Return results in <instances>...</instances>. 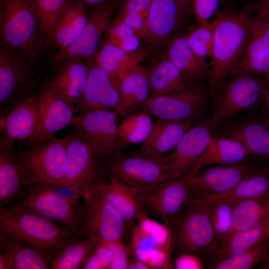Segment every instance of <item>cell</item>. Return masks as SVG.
Returning <instances> with one entry per match:
<instances>
[{
    "label": "cell",
    "mask_w": 269,
    "mask_h": 269,
    "mask_svg": "<svg viewBox=\"0 0 269 269\" xmlns=\"http://www.w3.org/2000/svg\"><path fill=\"white\" fill-rule=\"evenodd\" d=\"M178 0L187 3V4H190L191 3H192L193 0Z\"/></svg>",
    "instance_id": "cell-58"
},
{
    "label": "cell",
    "mask_w": 269,
    "mask_h": 269,
    "mask_svg": "<svg viewBox=\"0 0 269 269\" xmlns=\"http://www.w3.org/2000/svg\"><path fill=\"white\" fill-rule=\"evenodd\" d=\"M101 241L98 238L89 237L69 243L55 257L50 269H82L88 256Z\"/></svg>",
    "instance_id": "cell-37"
},
{
    "label": "cell",
    "mask_w": 269,
    "mask_h": 269,
    "mask_svg": "<svg viewBox=\"0 0 269 269\" xmlns=\"http://www.w3.org/2000/svg\"><path fill=\"white\" fill-rule=\"evenodd\" d=\"M95 55L86 59L89 65L88 79L83 96L75 108V114L96 109L116 111L119 105V89L107 73L97 64Z\"/></svg>",
    "instance_id": "cell-19"
},
{
    "label": "cell",
    "mask_w": 269,
    "mask_h": 269,
    "mask_svg": "<svg viewBox=\"0 0 269 269\" xmlns=\"http://www.w3.org/2000/svg\"><path fill=\"white\" fill-rule=\"evenodd\" d=\"M221 124L212 116L201 120L189 129L175 147L163 157L171 180L185 177L193 171Z\"/></svg>",
    "instance_id": "cell-11"
},
{
    "label": "cell",
    "mask_w": 269,
    "mask_h": 269,
    "mask_svg": "<svg viewBox=\"0 0 269 269\" xmlns=\"http://www.w3.org/2000/svg\"><path fill=\"white\" fill-rule=\"evenodd\" d=\"M189 4L178 0H151L145 40L157 43L173 33L183 22Z\"/></svg>",
    "instance_id": "cell-23"
},
{
    "label": "cell",
    "mask_w": 269,
    "mask_h": 269,
    "mask_svg": "<svg viewBox=\"0 0 269 269\" xmlns=\"http://www.w3.org/2000/svg\"><path fill=\"white\" fill-rule=\"evenodd\" d=\"M146 54L143 50L126 51L105 40L95 57L98 66L107 73L114 85L119 89L123 80L139 66Z\"/></svg>",
    "instance_id": "cell-26"
},
{
    "label": "cell",
    "mask_w": 269,
    "mask_h": 269,
    "mask_svg": "<svg viewBox=\"0 0 269 269\" xmlns=\"http://www.w3.org/2000/svg\"><path fill=\"white\" fill-rule=\"evenodd\" d=\"M269 52V22L255 14H251L250 39L241 61L259 59Z\"/></svg>",
    "instance_id": "cell-41"
},
{
    "label": "cell",
    "mask_w": 269,
    "mask_h": 269,
    "mask_svg": "<svg viewBox=\"0 0 269 269\" xmlns=\"http://www.w3.org/2000/svg\"><path fill=\"white\" fill-rule=\"evenodd\" d=\"M220 0H193V12L197 24L208 22L217 11Z\"/></svg>",
    "instance_id": "cell-49"
},
{
    "label": "cell",
    "mask_w": 269,
    "mask_h": 269,
    "mask_svg": "<svg viewBox=\"0 0 269 269\" xmlns=\"http://www.w3.org/2000/svg\"><path fill=\"white\" fill-rule=\"evenodd\" d=\"M216 19L210 22L198 24L186 34L189 47L195 55L202 62L207 63L213 51L214 30Z\"/></svg>",
    "instance_id": "cell-43"
},
{
    "label": "cell",
    "mask_w": 269,
    "mask_h": 269,
    "mask_svg": "<svg viewBox=\"0 0 269 269\" xmlns=\"http://www.w3.org/2000/svg\"><path fill=\"white\" fill-rule=\"evenodd\" d=\"M268 217L269 200L251 199L235 203L233 209L232 228L229 238Z\"/></svg>",
    "instance_id": "cell-38"
},
{
    "label": "cell",
    "mask_w": 269,
    "mask_h": 269,
    "mask_svg": "<svg viewBox=\"0 0 269 269\" xmlns=\"http://www.w3.org/2000/svg\"><path fill=\"white\" fill-rule=\"evenodd\" d=\"M162 158L126 156L123 153L108 157L105 161V176L135 188L154 186L171 180Z\"/></svg>",
    "instance_id": "cell-14"
},
{
    "label": "cell",
    "mask_w": 269,
    "mask_h": 269,
    "mask_svg": "<svg viewBox=\"0 0 269 269\" xmlns=\"http://www.w3.org/2000/svg\"><path fill=\"white\" fill-rule=\"evenodd\" d=\"M259 269H269V255L266 260L259 266Z\"/></svg>",
    "instance_id": "cell-57"
},
{
    "label": "cell",
    "mask_w": 269,
    "mask_h": 269,
    "mask_svg": "<svg viewBox=\"0 0 269 269\" xmlns=\"http://www.w3.org/2000/svg\"><path fill=\"white\" fill-rule=\"evenodd\" d=\"M61 186L34 182L26 186L17 200L13 204L22 209L60 223L80 237L84 215L82 195L73 191L60 192Z\"/></svg>",
    "instance_id": "cell-4"
},
{
    "label": "cell",
    "mask_w": 269,
    "mask_h": 269,
    "mask_svg": "<svg viewBox=\"0 0 269 269\" xmlns=\"http://www.w3.org/2000/svg\"><path fill=\"white\" fill-rule=\"evenodd\" d=\"M119 113L112 109H96L73 118L71 125L97 154L110 157L122 154L126 145L118 134Z\"/></svg>",
    "instance_id": "cell-9"
},
{
    "label": "cell",
    "mask_w": 269,
    "mask_h": 269,
    "mask_svg": "<svg viewBox=\"0 0 269 269\" xmlns=\"http://www.w3.org/2000/svg\"><path fill=\"white\" fill-rule=\"evenodd\" d=\"M36 111L43 136L48 141L55 133L70 125L75 116V107L62 94L46 81L35 100Z\"/></svg>",
    "instance_id": "cell-18"
},
{
    "label": "cell",
    "mask_w": 269,
    "mask_h": 269,
    "mask_svg": "<svg viewBox=\"0 0 269 269\" xmlns=\"http://www.w3.org/2000/svg\"><path fill=\"white\" fill-rule=\"evenodd\" d=\"M0 269H13L9 256L1 250L0 252Z\"/></svg>",
    "instance_id": "cell-55"
},
{
    "label": "cell",
    "mask_w": 269,
    "mask_h": 269,
    "mask_svg": "<svg viewBox=\"0 0 269 269\" xmlns=\"http://www.w3.org/2000/svg\"><path fill=\"white\" fill-rule=\"evenodd\" d=\"M168 58L190 80L203 84L207 80L209 65L200 60L189 47L186 34L172 35L168 44Z\"/></svg>",
    "instance_id": "cell-29"
},
{
    "label": "cell",
    "mask_w": 269,
    "mask_h": 269,
    "mask_svg": "<svg viewBox=\"0 0 269 269\" xmlns=\"http://www.w3.org/2000/svg\"><path fill=\"white\" fill-rule=\"evenodd\" d=\"M46 82L54 88L73 105L79 103L87 83L89 65L87 60L79 58L60 63Z\"/></svg>",
    "instance_id": "cell-24"
},
{
    "label": "cell",
    "mask_w": 269,
    "mask_h": 269,
    "mask_svg": "<svg viewBox=\"0 0 269 269\" xmlns=\"http://www.w3.org/2000/svg\"><path fill=\"white\" fill-rule=\"evenodd\" d=\"M112 252L101 240L86 259L83 269H109L112 259Z\"/></svg>",
    "instance_id": "cell-47"
},
{
    "label": "cell",
    "mask_w": 269,
    "mask_h": 269,
    "mask_svg": "<svg viewBox=\"0 0 269 269\" xmlns=\"http://www.w3.org/2000/svg\"><path fill=\"white\" fill-rule=\"evenodd\" d=\"M149 72L137 67L122 81L119 87L120 102L116 111L125 118L142 107L150 97Z\"/></svg>",
    "instance_id": "cell-31"
},
{
    "label": "cell",
    "mask_w": 269,
    "mask_h": 269,
    "mask_svg": "<svg viewBox=\"0 0 269 269\" xmlns=\"http://www.w3.org/2000/svg\"><path fill=\"white\" fill-rule=\"evenodd\" d=\"M75 1L83 4L85 6H97L102 4L107 1V0H73Z\"/></svg>",
    "instance_id": "cell-56"
},
{
    "label": "cell",
    "mask_w": 269,
    "mask_h": 269,
    "mask_svg": "<svg viewBox=\"0 0 269 269\" xmlns=\"http://www.w3.org/2000/svg\"><path fill=\"white\" fill-rule=\"evenodd\" d=\"M260 167L253 162L214 165L187 175L189 200L227 192Z\"/></svg>",
    "instance_id": "cell-16"
},
{
    "label": "cell",
    "mask_w": 269,
    "mask_h": 269,
    "mask_svg": "<svg viewBox=\"0 0 269 269\" xmlns=\"http://www.w3.org/2000/svg\"><path fill=\"white\" fill-rule=\"evenodd\" d=\"M136 189L142 211L171 230L181 219L189 200L185 177L150 187Z\"/></svg>",
    "instance_id": "cell-10"
},
{
    "label": "cell",
    "mask_w": 269,
    "mask_h": 269,
    "mask_svg": "<svg viewBox=\"0 0 269 269\" xmlns=\"http://www.w3.org/2000/svg\"><path fill=\"white\" fill-rule=\"evenodd\" d=\"M136 220L138 224L160 245L173 251L174 243L172 231L170 228L151 218L143 211L137 215Z\"/></svg>",
    "instance_id": "cell-45"
},
{
    "label": "cell",
    "mask_w": 269,
    "mask_h": 269,
    "mask_svg": "<svg viewBox=\"0 0 269 269\" xmlns=\"http://www.w3.org/2000/svg\"><path fill=\"white\" fill-rule=\"evenodd\" d=\"M269 255V239L238 254L210 264L213 269H251L263 263Z\"/></svg>",
    "instance_id": "cell-40"
},
{
    "label": "cell",
    "mask_w": 269,
    "mask_h": 269,
    "mask_svg": "<svg viewBox=\"0 0 269 269\" xmlns=\"http://www.w3.org/2000/svg\"><path fill=\"white\" fill-rule=\"evenodd\" d=\"M37 95L20 104L0 122L1 134L14 141H25L31 148L46 142L37 116L35 105Z\"/></svg>",
    "instance_id": "cell-21"
},
{
    "label": "cell",
    "mask_w": 269,
    "mask_h": 269,
    "mask_svg": "<svg viewBox=\"0 0 269 269\" xmlns=\"http://www.w3.org/2000/svg\"><path fill=\"white\" fill-rule=\"evenodd\" d=\"M93 187L120 214L127 231H132L137 215L142 211L136 189L113 178L108 183L99 180Z\"/></svg>",
    "instance_id": "cell-25"
},
{
    "label": "cell",
    "mask_w": 269,
    "mask_h": 269,
    "mask_svg": "<svg viewBox=\"0 0 269 269\" xmlns=\"http://www.w3.org/2000/svg\"><path fill=\"white\" fill-rule=\"evenodd\" d=\"M103 242L111 249L113 254L109 269H127L130 259L134 256L130 245H126L123 240Z\"/></svg>",
    "instance_id": "cell-46"
},
{
    "label": "cell",
    "mask_w": 269,
    "mask_h": 269,
    "mask_svg": "<svg viewBox=\"0 0 269 269\" xmlns=\"http://www.w3.org/2000/svg\"><path fill=\"white\" fill-rule=\"evenodd\" d=\"M0 39L38 66L46 45L33 0H0Z\"/></svg>",
    "instance_id": "cell-3"
},
{
    "label": "cell",
    "mask_w": 269,
    "mask_h": 269,
    "mask_svg": "<svg viewBox=\"0 0 269 269\" xmlns=\"http://www.w3.org/2000/svg\"><path fill=\"white\" fill-rule=\"evenodd\" d=\"M127 269H150L144 263L134 256L131 257Z\"/></svg>",
    "instance_id": "cell-54"
},
{
    "label": "cell",
    "mask_w": 269,
    "mask_h": 269,
    "mask_svg": "<svg viewBox=\"0 0 269 269\" xmlns=\"http://www.w3.org/2000/svg\"><path fill=\"white\" fill-rule=\"evenodd\" d=\"M89 16L87 6L72 0L46 40V45H53L63 53L80 36Z\"/></svg>",
    "instance_id": "cell-27"
},
{
    "label": "cell",
    "mask_w": 269,
    "mask_h": 269,
    "mask_svg": "<svg viewBox=\"0 0 269 269\" xmlns=\"http://www.w3.org/2000/svg\"><path fill=\"white\" fill-rule=\"evenodd\" d=\"M209 98L203 84H199L183 91L150 97L141 109L157 120L201 121Z\"/></svg>",
    "instance_id": "cell-12"
},
{
    "label": "cell",
    "mask_w": 269,
    "mask_h": 269,
    "mask_svg": "<svg viewBox=\"0 0 269 269\" xmlns=\"http://www.w3.org/2000/svg\"><path fill=\"white\" fill-rule=\"evenodd\" d=\"M41 35L46 40L72 0H33Z\"/></svg>",
    "instance_id": "cell-42"
},
{
    "label": "cell",
    "mask_w": 269,
    "mask_h": 269,
    "mask_svg": "<svg viewBox=\"0 0 269 269\" xmlns=\"http://www.w3.org/2000/svg\"><path fill=\"white\" fill-rule=\"evenodd\" d=\"M201 121H155L148 137L132 155L161 159L175 147L189 129Z\"/></svg>",
    "instance_id": "cell-22"
},
{
    "label": "cell",
    "mask_w": 269,
    "mask_h": 269,
    "mask_svg": "<svg viewBox=\"0 0 269 269\" xmlns=\"http://www.w3.org/2000/svg\"><path fill=\"white\" fill-rule=\"evenodd\" d=\"M151 0H126L120 13H131L142 16L147 21Z\"/></svg>",
    "instance_id": "cell-50"
},
{
    "label": "cell",
    "mask_w": 269,
    "mask_h": 269,
    "mask_svg": "<svg viewBox=\"0 0 269 269\" xmlns=\"http://www.w3.org/2000/svg\"><path fill=\"white\" fill-rule=\"evenodd\" d=\"M84 215L82 237H95L105 242L122 240L127 231L124 219L93 187L83 195Z\"/></svg>",
    "instance_id": "cell-15"
},
{
    "label": "cell",
    "mask_w": 269,
    "mask_h": 269,
    "mask_svg": "<svg viewBox=\"0 0 269 269\" xmlns=\"http://www.w3.org/2000/svg\"><path fill=\"white\" fill-rule=\"evenodd\" d=\"M172 231L178 254L211 255L219 247L207 210L196 199L188 202L182 216Z\"/></svg>",
    "instance_id": "cell-8"
},
{
    "label": "cell",
    "mask_w": 269,
    "mask_h": 269,
    "mask_svg": "<svg viewBox=\"0 0 269 269\" xmlns=\"http://www.w3.org/2000/svg\"><path fill=\"white\" fill-rule=\"evenodd\" d=\"M269 73V52L262 58L250 59L240 62L230 76L237 74L263 76Z\"/></svg>",
    "instance_id": "cell-48"
},
{
    "label": "cell",
    "mask_w": 269,
    "mask_h": 269,
    "mask_svg": "<svg viewBox=\"0 0 269 269\" xmlns=\"http://www.w3.org/2000/svg\"><path fill=\"white\" fill-rule=\"evenodd\" d=\"M140 37L119 16L112 19L106 32L105 40L126 51L139 49Z\"/></svg>",
    "instance_id": "cell-44"
},
{
    "label": "cell",
    "mask_w": 269,
    "mask_h": 269,
    "mask_svg": "<svg viewBox=\"0 0 269 269\" xmlns=\"http://www.w3.org/2000/svg\"><path fill=\"white\" fill-rule=\"evenodd\" d=\"M208 196L234 203L251 199L269 200V165L260 166L228 191Z\"/></svg>",
    "instance_id": "cell-33"
},
{
    "label": "cell",
    "mask_w": 269,
    "mask_h": 269,
    "mask_svg": "<svg viewBox=\"0 0 269 269\" xmlns=\"http://www.w3.org/2000/svg\"><path fill=\"white\" fill-rule=\"evenodd\" d=\"M265 85L262 102L264 103L266 112L269 117V73L264 75Z\"/></svg>",
    "instance_id": "cell-53"
},
{
    "label": "cell",
    "mask_w": 269,
    "mask_h": 269,
    "mask_svg": "<svg viewBox=\"0 0 269 269\" xmlns=\"http://www.w3.org/2000/svg\"><path fill=\"white\" fill-rule=\"evenodd\" d=\"M0 245L9 256L13 269H50L54 258L17 240L0 228Z\"/></svg>",
    "instance_id": "cell-32"
},
{
    "label": "cell",
    "mask_w": 269,
    "mask_h": 269,
    "mask_svg": "<svg viewBox=\"0 0 269 269\" xmlns=\"http://www.w3.org/2000/svg\"><path fill=\"white\" fill-rule=\"evenodd\" d=\"M195 199L206 209L219 247L221 246L228 240L232 230L235 203L210 196Z\"/></svg>",
    "instance_id": "cell-36"
},
{
    "label": "cell",
    "mask_w": 269,
    "mask_h": 269,
    "mask_svg": "<svg viewBox=\"0 0 269 269\" xmlns=\"http://www.w3.org/2000/svg\"><path fill=\"white\" fill-rule=\"evenodd\" d=\"M40 75L15 49L0 39V122L15 109L38 93Z\"/></svg>",
    "instance_id": "cell-5"
},
{
    "label": "cell",
    "mask_w": 269,
    "mask_h": 269,
    "mask_svg": "<svg viewBox=\"0 0 269 269\" xmlns=\"http://www.w3.org/2000/svg\"><path fill=\"white\" fill-rule=\"evenodd\" d=\"M176 269H204L205 266L199 256L190 253H181L173 263Z\"/></svg>",
    "instance_id": "cell-51"
},
{
    "label": "cell",
    "mask_w": 269,
    "mask_h": 269,
    "mask_svg": "<svg viewBox=\"0 0 269 269\" xmlns=\"http://www.w3.org/2000/svg\"><path fill=\"white\" fill-rule=\"evenodd\" d=\"M14 153L23 168L27 185L43 182L63 185L68 163L65 136L54 138L29 150H14Z\"/></svg>",
    "instance_id": "cell-7"
},
{
    "label": "cell",
    "mask_w": 269,
    "mask_h": 269,
    "mask_svg": "<svg viewBox=\"0 0 269 269\" xmlns=\"http://www.w3.org/2000/svg\"><path fill=\"white\" fill-rule=\"evenodd\" d=\"M221 134L240 141L250 155L269 158V123L240 122L228 126Z\"/></svg>",
    "instance_id": "cell-30"
},
{
    "label": "cell",
    "mask_w": 269,
    "mask_h": 269,
    "mask_svg": "<svg viewBox=\"0 0 269 269\" xmlns=\"http://www.w3.org/2000/svg\"><path fill=\"white\" fill-rule=\"evenodd\" d=\"M14 141L1 133L0 138V207L16 203L28 180L13 149Z\"/></svg>",
    "instance_id": "cell-20"
},
{
    "label": "cell",
    "mask_w": 269,
    "mask_h": 269,
    "mask_svg": "<svg viewBox=\"0 0 269 269\" xmlns=\"http://www.w3.org/2000/svg\"><path fill=\"white\" fill-rule=\"evenodd\" d=\"M148 78L150 97L179 92L199 85L190 80L168 58L158 63L149 72Z\"/></svg>",
    "instance_id": "cell-34"
},
{
    "label": "cell",
    "mask_w": 269,
    "mask_h": 269,
    "mask_svg": "<svg viewBox=\"0 0 269 269\" xmlns=\"http://www.w3.org/2000/svg\"><path fill=\"white\" fill-rule=\"evenodd\" d=\"M153 122L151 115L142 110L133 112L120 122L119 136L126 144L142 143L149 135Z\"/></svg>",
    "instance_id": "cell-39"
},
{
    "label": "cell",
    "mask_w": 269,
    "mask_h": 269,
    "mask_svg": "<svg viewBox=\"0 0 269 269\" xmlns=\"http://www.w3.org/2000/svg\"><path fill=\"white\" fill-rule=\"evenodd\" d=\"M68 168L63 186L83 195L105 176V157L95 153L82 140L78 131L66 136Z\"/></svg>",
    "instance_id": "cell-13"
},
{
    "label": "cell",
    "mask_w": 269,
    "mask_h": 269,
    "mask_svg": "<svg viewBox=\"0 0 269 269\" xmlns=\"http://www.w3.org/2000/svg\"><path fill=\"white\" fill-rule=\"evenodd\" d=\"M268 239L269 217L230 237L211 255L213 259L211 263L246 251Z\"/></svg>",
    "instance_id": "cell-35"
},
{
    "label": "cell",
    "mask_w": 269,
    "mask_h": 269,
    "mask_svg": "<svg viewBox=\"0 0 269 269\" xmlns=\"http://www.w3.org/2000/svg\"><path fill=\"white\" fill-rule=\"evenodd\" d=\"M0 228L54 259L66 245L80 238L63 225L14 204L0 207Z\"/></svg>",
    "instance_id": "cell-2"
},
{
    "label": "cell",
    "mask_w": 269,
    "mask_h": 269,
    "mask_svg": "<svg viewBox=\"0 0 269 269\" xmlns=\"http://www.w3.org/2000/svg\"><path fill=\"white\" fill-rule=\"evenodd\" d=\"M252 13L269 22V0H259L258 2L250 5Z\"/></svg>",
    "instance_id": "cell-52"
},
{
    "label": "cell",
    "mask_w": 269,
    "mask_h": 269,
    "mask_svg": "<svg viewBox=\"0 0 269 269\" xmlns=\"http://www.w3.org/2000/svg\"><path fill=\"white\" fill-rule=\"evenodd\" d=\"M116 5L115 0H109L89 12L87 23L78 38L63 53L50 56L52 65L54 67L74 59L93 56L110 26Z\"/></svg>",
    "instance_id": "cell-17"
},
{
    "label": "cell",
    "mask_w": 269,
    "mask_h": 269,
    "mask_svg": "<svg viewBox=\"0 0 269 269\" xmlns=\"http://www.w3.org/2000/svg\"><path fill=\"white\" fill-rule=\"evenodd\" d=\"M264 85V75L229 76L210 93L213 103L212 116L222 123L255 107L262 102Z\"/></svg>",
    "instance_id": "cell-6"
},
{
    "label": "cell",
    "mask_w": 269,
    "mask_h": 269,
    "mask_svg": "<svg viewBox=\"0 0 269 269\" xmlns=\"http://www.w3.org/2000/svg\"><path fill=\"white\" fill-rule=\"evenodd\" d=\"M250 6L240 11L227 9L215 19L213 46L207 82L211 92L228 78L242 59L250 39Z\"/></svg>",
    "instance_id": "cell-1"
},
{
    "label": "cell",
    "mask_w": 269,
    "mask_h": 269,
    "mask_svg": "<svg viewBox=\"0 0 269 269\" xmlns=\"http://www.w3.org/2000/svg\"><path fill=\"white\" fill-rule=\"evenodd\" d=\"M250 156L240 141L222 134L214 135L193 171L214 165H229L244 162Z\"/></svg>",
    "instance_id": "cell-28"
}]
</instances>
